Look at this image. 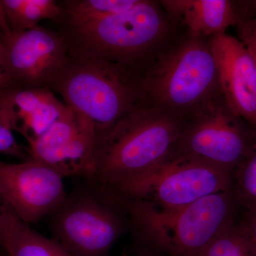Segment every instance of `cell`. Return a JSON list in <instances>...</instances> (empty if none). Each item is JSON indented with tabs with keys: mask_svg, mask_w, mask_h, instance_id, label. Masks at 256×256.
I'll list each match as a JSON object with an SVG mask.
<instances>
[{
	"mask_svg": "<svg viewBox=\"0 0 256 256\" xmlns=\"http://www.w3.org/2000/svg\"><path fill=\"white\" fill-rule=\"evenodd\" d=\"M57 24L69 56L105 62L139 80L181 30L156 0L90 22Z\"/></svg>",
	"mask_w": 256,
	"mask_h": 256,
	"instance_id": "1",
	"label": "cell"
},
{
	"mask_svg": "<svg viewBox=\"0 0 256 256\" xmlns=\"http://www.w3.org/2000/svg\"><path fill=\"white\" fill-rule=\"evenodd\" d=\"M108 197L124 212L138 242L170 256H202L224 229L238 220L242 208L233 190L214 194L175 210Z\"/></svg>",
	"mask_w": 256,
	"mask_h": 256,
	"instance_id": "2",
	"label": "cell"
},
{
	"mask_svg": "<svg viewBox=\"0 0 256 256\" xmlns=\"http://www.w3.org/2000/svg\"><path fill=\"white\" fill-rule=\"evenodd\" d=\"M185 118L141 102L96 141L89 185L106 190L161 164L174 150Z\"/></svg>",
	"mask_w": 256,
	"mask_h": 256,
	"instance_id": "3",
	"label": "cell"
},
{
	"mask_svg": "<svg viewBox=\"0 0 256 256\" xmlns=\"http://www.w3.org/2000/svg\"><path fill=\"white\" fill-rule=\"evenodd\" d=\"M210 38L181 28L140 78L143 104L186 118L222 94Z\"/></svg>",
	"mask_w": 256,
	"mask_h": 256,
	"instance_id": "4",
	"label": "cell"
},
{
	"mask_svg": "<svg viewBox=\"0 0 256 256\" xmlns=\"http://www.w3.org/2000/svg\"><path fill=\"white\" fill-rule=\"evenodd\" d=\"M138 77L105 62L69 56L50 90L92 122L97 140L142 102Z\"/></svg>",
	"mask_w": 256,
	"mask_h": 256,
	"instance_id": "5",
	"label": "cell"
},
{
	"mask_svg": "<svg viewBox=\"0 0 256 256\" xmlns=\"http://www.w3.org/2000/svg\"><path fill=\"white\" fill-rule=\"evenodd\" d=\"M233 188V173L200 160L170 156L149 171L106 190L114 198L139 200L175 210Z\"/></svg>",
	"mask_w": 256,
	"mask_h": 256,
	"instance_id": "6",
	"label": "cell"
},
{
	"mask_svg": "<svg viewBox=\"0 0 256 256\" xmlns=\"http://www.w3.org/2000/svg\"><path fill=\"white\" fill-rule=\"evenodd\" d=\"M256 148V131L230 110L222 94L186 116L171 156L234 172Z\"/></svg>",
	"mask_w": 256,
	"mask_h": 256,
	"instance_id": "7",
	"label": "cell"
},
{
	"mask_svg": "<svg viewBox=\"0 0 256 256\" xmlns=\"http://www.w3.org/2000/svg\"><path fill=\"white\" fill-rule=\"evenodd\" d=\"M124 212L89 185L68 194L48 216L57 242L72 256H108L127 226Z\"/></svg>",
	"mask_w": 256,
	"mask_h": 256,
	"instance_id": "8",
	"label": "cell"
},
{
	"mask_svg": "<svg viewBox=\"0 0 256 256\" xmlns=\"http://www.w3.org/2000/svg\"><path fill=\"white\" fill-rule=\"evenodd\" d=\"M68 57L63 36L50 28L0 34V67L16 88L50 89Z\"/></svg>",
	"mask_w": 256,
	"mask_h": 256,
	"instance_id": "9",
	"label": "cell"
},
{
	"mask_svg": "<svg viewBox=\"0 0 256 256\" xmlns=\"http://www.w3.org/2000/svg\"><path fill=\"white\" fill-rule=\"evenodd\" d=\"M64 176L40 162H0V198L24 223L48 217L65 201Z\"/></svg>",
	"mask_w": 256,
	"mask_h": 256,
	"instance_id": "10",
	"label": "cell"
},
{
	"mask_svg": "<svg viewBox=\"0 0 256 256\" xmlns=\"http://www.w3.org/2000/svg\"><path fill=\"white\" fill-rule=\"evenodd\" d=\"M95 128L69 108L40 137L28 142L30 160L50 166L64 178H89L95 164Z\"/></svg>",
	"mask_w": 256,
	"mask_h": 256,
	"instance_id": "11",
	"label": "cell"
},
{
	"mask_svg": "<svg viewBox=\"0 0 256 256\" xmlns=\"http://www.w3.org/2000/svg\"><path fill=\"white\" fill-rule=\"evenodd\" d=\"M210 41L227 105L256 131V73L248 50L238 38L226 33Z\"/></svg>",
	"mask_w": 256,
	"mask_h": 256,
	"instance_id": "12",
	"label": "cell"
},
{
	"mask_svg": "<svg viewBox=\"0 0 256 256\" xmlns=\"http://www.w3.org/2000/svg\"><path fill=\"white\" fill-rule=\"evenodd\" d=\"M0 105L13 130L28 142L40 137L68 110L54 92L46 88L16 87L3 90L0 92Z\"/></svg>",
	"mask_w": 256,
	"mask_h": 256,
	"instance_id": "13",
	"label": "cell"
},
{
	"mask_svg": "<svg viewBox=\"0 0 256 256\" xmlns=\"http://www.w3.org/2000/svg\"><path fill=\"white\" fill-rule=\"evenodd\" d=\"M160 2L176 26L204 36L226 34L238 23L234 1L160 0Z\"/></svg>",
	"mask_w": 256,
	"mask_h": 256,
	"instance_id": "14",
	"label": "cell"
},
{
	"mask_svg": "<svg viewBox=\"0 0 256 256\" xmlns=\"http://www.w3.org/2000/svg\"><path fill=\"white\" fill-rule=\"evenodd\" d=\"M0 240L9 256H72L54 238L44 236L20 220L4 202Z\"/></svg>",
	"mask_w": 256,
	"mask_h": 256,
	"instance_id": "15",
	"label": "cell"
},
{
	"mask_svg": "<svg viewBox=\"0 0 256 256\" xmlns=\"http://www.w3.org/2000/svg\"><path fill=\"white\" fill-rule=\"evenodd\" d=\"M140 0H64L56 23L90 22L132 9Z\"/></svg>",
	"mask_w": 256,
	"mask_h": 256,
	"instance_id": "16",
	"label": "cell"
},
{
	"mask_svg": "<svg viewBox=\"0 0 256 256\" xmlns=\"http://www.w3.org/2000/svg\"><path fill=\"white\" fill-rule=\"evenodd\" d=\"M10 30L25 31L40 26L45 20L60 16V6L55 0H1Z\"/></svg>",
	"mask_w": 256,
	"mask_h": 256,
	"instance_id": "17",
	"label": "cell"
},
{
	"mask_svg": "<svg viewBox=\"0 0 256 256\" xmlns=\"http://www.w3.org/2000/svg\"><path fill=\"white\" fill-rule=\"evenodd\" d=\"M202 256H256V244L238 220L224 229Z\"/></svg>",
	"mask_w": 256,
	"mask_h": 256,
	"instance_id": "18",
	"label": "cell"
},
{
	"mask_svg": "<svg viewBox=\"0 0 256 256\" xmlns=\"http://www.w3.org/2000/svg\"><path fill=\"white\" fill-rule=\"evenodd\" d=\"M232 190L245 212L256 210V148L234 170Z\"/></svg>",
	"mask_w": 256,
	"mask_h": 256,
	"instance_id": "19",
	"label": "cell"
},
{
	"mask_svg": "<svg viewBox=\"0 0 256 256\" xmlns=\"http://www.w3.org/2000/svg\"><path fill=\"white\" fill-rule=\"evenodd\" d=\"M8 114L0 105V154L18 158L22 162L30 160L28 146L16 141Z\"/></svg>",
	"mask_w": 256,
	"mask_h": 256,
	"instance_id": "20",
	"label": "cell"
},
{
	"mask_svg": "<svg viewBox=\"0 0 256 256\" xmlns=\"http://www.w3.org/2000/svg\"><path fill=\"white\" fill-rule=\"evenodd\" d=\"M238 21L256 34V1L234 2Z\"/></svg>",
	"mask_w": 256,
	"mask_h": 256,
	"instance_id": "21",
	"label": "cell"
},
{
	"mask_svg": "<svg viewBox=\"0 0 256 256\" xmlns=\"http://www.w3.org/2000/svg\"><path fill=\"white\" fill-rule=\"evenodd\" d=\"M236 28L237 34H238V38L246 47L250 56H252L254 68H255L256 78V34L252 32L244 24L239 21H238Z\"/></svg>",
	"mask_w": 256,
	"mask_h": 256,
	"instance_id": "22",
	"label": "cell"
},
{
	"mask_svg": "<svg viewBox=\"0 0 256 256\" xmlns=\"http://www.w3.org/2000/svg\"><path fill=\"white\" fill-rule=\"evenodd\" d=\"M240 222L250 238L256 244V210L245 212Z\"/></svg>",
	"mask_w": 256,
	"mask_h": 256,
	"instance_id": "23",
	"label": "cell"
},
{
	"mask_svg": "<svg viewBox=\"0 0 256 256\" xmlns=\"http://www.w3.org/2000/svg\"><path fill=\"white\" fill-rule=\"evenodd\" d=\"M12 88H16V86L0 67V92Z\"/></svg>",
	"mask_w": 256,
	"mask_h": 256,
	"instance_id": "24",
	"label": "cell"
},
{
	"mask_svg": "<svg viewBox=\"0 0 256 256\" xmlns=\"http://www.w3.org/2000/svg\"><path fill=\"white\" fill-rule=\"evenodd\" d=\"M9 24H8V20H6V14L3 5L2 4L1 0H0V34L2 33L10 31Z\"/></svg>",
	"mask_w": 256,
	"mask_h": 256,
	"instance_id": "25",
	"label": "cell"
},
{
	"mask_svg": "<svg viewBox=\"0 0 256 256\" xmlns=\"http://www.w3.org/2000/svg\"><path fill=\"white\" fill-rule=\"evenodd\" d=\"M2 206V201L1 198H0V224H1ZM0 248H2L1 240H0Z\"/></svg>",
	"mask_w": 256,
	"mask_h": 256,
	"instance_id": "26",
	"label": "cell"
}]
</instances>
